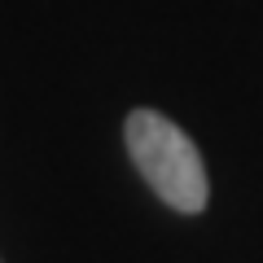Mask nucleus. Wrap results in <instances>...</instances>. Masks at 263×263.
Wrapping results in <instances>:
<instances>
[{
  "label": "nucleus",
  "instance_id": "nucleus-1",
  "mask_svg": "<svg viewBox=\"0 0 263 263\" xmlns=\"http://www.w3.org/2000/svg\"><path fill=\"white\" fill-rule=\"evenodd\" d=\"M123 145H127L132 167L141 180L167 202L176 215H202L211 202V176L202 149L193 145L180 123H171L158 110H132L123 123Z\"/></svg>",
  "mask_w": 263,
  "mask_h": 263
}]
</instances>
